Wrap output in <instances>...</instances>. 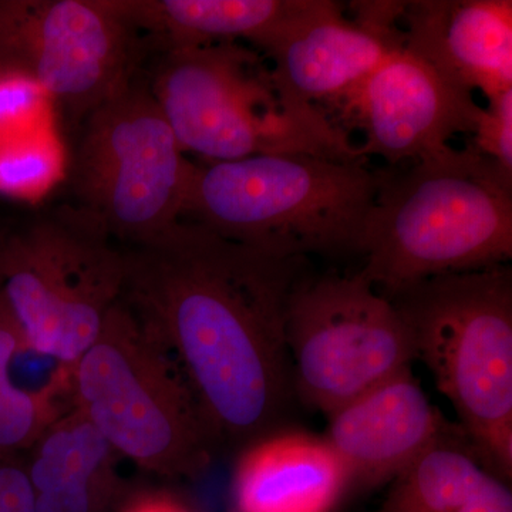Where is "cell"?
<instances>
[{
    "label": "cell",
    "instance_id": "6da1fadb",
    "mask_svg": "<svg viewBox=\"0 0 512 512\" xmlns=\"http://www.w3.org/2000/svg\"><path fill=\"white\" fill-rule=\"evenodd\" d=\"M123 255L121 299L183 370L220 450L238 454L286 429L298 402L286 312L309 259L187 221Z\"/></svg>",
    "mask_w": 512,
    "mask_h": 512
},
{
    "label": "cell",
    "instance_id": "7a4b0ae2",
    "mask_svg": "<svg viewBox=\"0 0 512 512\" xmlns=\"http://www.w3.org/2000/svg\"><path fill=\"white\" fill-rule=\"evenodd\" d=\"M406 164L376 170L360 271L376 291L508 265L512 174L471 143Z\"/></svg>",
    "mask_w": 512,
    "mask_h": 512
},
{
    "label": "cell",
    "instance_id": "3957f363",
    "mask_svg": "<svg viewBox=\"0 0 512 512\" xmlns=\"http://www.w3.org/2000/svg\"><path fill=\"white\" fill-rule=\"evenodd\" d=\"M376 192L366 161L272 154L194 164L180 221L282 258L362 256Z\"/></svg>",
    "mask_w": 512,
    "mask_h": 512
},
{
    "label": "cell",
    "instance_id": "277c9868",
    "mask_svg": "<svg viewBox=\"0 0 512 512\" xmlns=\"http://www.w3.org/2000/svg\"><path fill=\"white\" fill-rule=\"evenodd\" d=\"M161 53L148 87L184 153L210 163L272 154L366 161L348 131L286 89L255 49L218 42Z\"/></svg>",
    "mask_w": 512,
    "mask_h": 512
},
{
    "label": "cell",
    "instance_id": "5b68a950",
    "mask_svg": "<svg viewBox=\"0 0 512 512\" xmlns=\"http://www.w3.org/2000/svg\"><path fill=\"white\" fill-rule=\"evenodd\" d=\"M416 360L453 406L481 466L512 477V269L436 276L390 296Z\"/></svg>",
    "mask_w": 512,
    "mask_h": 512
},
{
    "label": "cell",
    "instance_id": "8992f818",
    "mask_svg": "<svg viewBox=\"0 0 512 512\" xmlns=\"http://www.w3.org/2000/svg\"><path fill=\"white\" fill-rule=\"evenodd\" d=\"M70 403L121 458L157 476H201L221 453L183 370L121 298L72 367Z\"/></svg>",
    "mask_w": 512,
    "mask_h": 512
},
{
    "label": "cell",
    "instance_id": "52a82bcc",
    "mask_svg": "<svg viewBox=\"0 0 512 512\" xmlns=\"http://www.w3.org/2000/svg\"><path fill=\"white\" fill-rule=\"evenodd\" d=\"M124 255L92 215L56 211L2 235L0 291L26 352L72 367L121 298Z\"/></svg>",
    "mask_w": 512,
    "mask_h": 512
},
{
    "label": "cell",
    "instance_id": "ba28073f",
    "mask_svg": "<svg viewBox=\"0 0 512 512\" xmlns=\"http://www.w3.org/2000/svg\"><path fill=\"white\" fill-rule=\"evenodd\" d=\"M194 164L136 74L86 117L74 161L80 210L130 245L181 220Z\"/></svg>",
    "mask_w": 512,
    "mask_h": 512
},
{
    "label": "cell",
    "instance_id": "9c48e42d",
    "mask_svg": "<svg viewBox=\"0 0 512 512\" xmlns=\"http://www.w3.org/2000/svg\"><path fill=\"white\" fill-rule=\"evenodd\" d=\"M285 330L296 399L326 417L416 360L402 316L360 271L309 268L289 298Z\"/></svg>",
    "mask_w": 512,
    "mask_h": 512
},
{
    "label": "cell",
    "instance_id": "30bf717a",
    "mask_svg": "<svg viewBox=\"0 0 512 512\" xmlns=\"http://www.w3.org/2000/svg\"><path fill=\"white\" fill-rule=\"evenodd\" d=\"M137 32L117 0H0V69L87 117L134 76Z\"/></svg>",
    "mask_w": 512,
    "mask_h": 512
},
{
    "label": "cell",
    "instance_id": "8fae6325",
    "mask_svg": "<svg viewBox=\"0 0 512 512\" xmlns=\"http://www.w3.org/2000/svg\"><path fill=\"white\" fill-rule=\"evenodd\" d=\"M340 104L365 134L363 156L382 157L387 167L443 153L457 134H473L483 109L404 46Z\"/></svg>",
    "mask_w": 512,
    "mask_h": 512
},
{
    "label": "cell",
    "instance_id": "7c38bea8",
    "mask_svg": "<svg viewBox=\"0 0 512 512\" xmlns=\"http://www.w3.org/2000/svg\"><path fill=\"white\" fill-rule=\"evenodd\" d=\"M403 2L355 3V19L339 3L316 0L311 12L264 50L286 89L316 106L342 103L403 47Z\"/></svg>",
    "mask_w": 512,
    "mask_h": 512
},
{
    "label": "cell",
    "instance_id": "4fadbf2b",
    "mask_svg": "<svg viewBox=\"0 0 512 512\" xmlns=\"http://www.w3.org/2000/svg\"><path fill=\"white\" fill-rule=\"evenodd\" d=\"M325 439L345 464L352 488L392 483L453 429L430 402L412 366L328 416Z\"/></svg>",
    "mask_w": 512,
    "mask_h": 512
},
{
    "label": "cell",
    "instance_id": "5bb4252c",
    "mask_svg": "<svg viewBox=\"0 0 512 512\" xmlns=\"http://www.w3.org/2000/svg\"><path fill=\"white\" fill-rule=\"evenodd\" d=\"M404 49L467 92L512 89L511 0H416L400 13Z\"/></svg>",
    "mask_w": 512,
    "mask_h": 512
},
{
    "label": "cell",
    "instance_id": "9a60e30c",
    "mask_svg": "<svg viewBox=\"0 0 512 512\" xmlns=\"http://www.w3.org/2000/svg\"><path fill=\"white\" fill-rule=\"evenodd\" d=\"M350 488L325 436L286 427L239 451L232 500L235 512H335Z\"/></svg>",
    "mask_w": 512,
    "mask_h": 512
},
{
    "label": "cell",
    "instance_id": "2e32d148",
    "mask_svg": "<svg viewBox=\"0 0 512 512\" xmlns=\"http://www.w3.org/2000/svg\"><path fill=\"white\" fill-rule=\"evenodd\" d=\"M120 458L92 421L70 407L25 453L35 511H109L123 493Z\"/></svg>",
    "mask_w": 512,
    "mask_h": 512
},
{
    "label": "cell",
    "instance_id": "e0dca14e",
    "mask_svg": "<svg viewBox=\"0 0 512 512\" xmlns=\"http://www.w3.org/2000/svg\"><path fill=\"white\" fill-rule=\"evenodd\" d=\"M136 32L158 49L248 40L264 52L305 18L316 0H117Z\"/></svg>",
    "mask_w": 512,
    "mask_h": 512
},
{
    "label": "cell",
    "instance_id": "ac0fdd59",
    "mask_svg": "<svg viewBox=\"0 0 512 512\" xmlns=\"http://www.w3.org/2000/svg\"><path fill=\"white\" fill-rule=\"evenodd\" d=\"M25 352L18 322L0 291V454H25L72 407V370L66 367L57 366L39 389H26L16 382L13 367Z\"/></svg>",
    "mask_w": 512,
    "mask_h": 512
},
{
    "label": "cell",
    "instance_id": "d6986e66",
    "mask_svg": "<svg viewBox=\"0 0 512 512\" xmlns=\"http://www.w3.org/2000/svg\"><path fill=\"white\" fill-rule=\"evenodd\" d=\"M490 476L458 427L392 481L382 512H458Z\"/></svg>",
    "mask_w": 512,
    "mask_h": 512
},
{
    "label": "cell",
    "instance_id": "ffe728a7",
    "mask_svg": "<svg viewBox=\"0 0 512 512\" xmlns=\"http://www.w3.org/2000/svg\"><path fill=\"white\" fill-rule=\"evenodd\" d=\"M471 136L483 156L512 174V89L487 100Z\"/></svg>",
    "mask_w": 512,
    "mask_h": 512
},
{
    "label": "cell",
    "instance_id": "44dd1931",
    "mask_svg": "<svg viewBox=\"0 0 512 512\" xmlns=\"http://www.w3.org/2000/svg\"><path fill=\"white\" fill-rule=\"evenodd\" d=\"M0 512H36L25 454H0Z\"/></svg>",
    "mask_w": 512,
    "mask_h": 512
},
{
    "label": "cell",
    "instance_id": "7402d4cb",
    "mask_svg": "<svg viewBox=\"0 0 512 512\" xmlns=\"http://www.w3.org/2000/svg\"><path fill=\"white\" fill-rule=\"evenodd\" d=\"M458 512H512L510 485L490 474Z\"/></svg>",
    "mask_w": 512,
    "mask_h": 512
},
{
    "label": "cell",
    "instance_id": "603a6c76",
    "mask_svg": "<svg viewBox=\"0 0 512 512\" xmlns=\"http://www.w3.org/2000/svg\"><path fill=\"white\" fill-rule=\"evenodd\" d=\"M119 512H197L183 498L168 491H144L128 498Z\"/></svg>",
    "mask_w": 512,
    "mask_h": 512
},
{
    "label": "cell",
    "instance_id": "cb8c5ba5",
    "mask_svg": "<svg viewBox=\"0 0 512 512\" xmlns=\"http://www.w3.org/2000/svg\"><path fill=\"white\" fill-rule=\"evenodd\" d=\"M0 241H2V235H0Z\"/></svg>",
    "mask_w": 512,
    "mask_h": 512
}]
</instances>
